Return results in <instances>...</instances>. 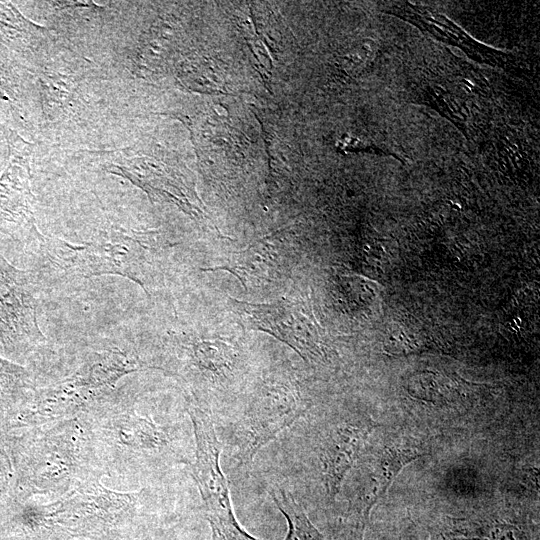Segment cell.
I'll return each instance as SVG.
<instances>
[{"mask_svg":"<svg viewBox=\"0 0 540 540\" xmlns=\"http://www.w3.org/2000/svg\"><path fill=\"white\" fill-rule=\"evenodd\" d=\"M83 416L104 476L141 482L176 466H189L193 459L180 422L159 423L139 412L136 396L124 386Z\"/></svg>","mask_w":540,"mask_h":540,"instance_id":"6da1fadb","label":"cell"},{"mask_svg":"<svg viewBox=\"0 0 540 540\" xmlns=\"http://www.w3.org/2000/svg\"><path fill=\"white\" fill-rule=\"evenodd\" d=\"M9 440L16 495L24 501L36 495L57 498L92 477L104 476L84 416L23 429Z\"/></svg>","mask_w":540,"mask_h":540,"instance_id":"7a4b0ae2","label":"cell"},{"mask_svg":"<svg viewBox=\"0 0 540 540\" xmlns=\"http://www.w3.org/2000/svg\"><path fill=\"white\" fill-rule=\"evenodd\" d=\"M148 369L140 357L120 347L95 349L84 355L67 376L36 387L12 412L7 429H29L86 415L111 397L125 376Z\"/></svg>","mask_w":540,"mask_h":540,"instance_id":"3957f363","label":"cell"},{"mask_svg":"<svg viewBox=\"0 0 540 540\" xmlns=\"http://www.w3.org/2000/svg\"><path fill=\"white\" fill-rule=\"evenodd\" d=\"M156 237L155 232L110 226L87 242L73 244L41 233L34 242L39 273L57 280L117 275L135 282L148 294L160 249Z\"/></svg>","mask_w":540,"mask_h":540,"instance_id":"277c9868","label":"cell"},{"mask_svg":"<svg viewBox=\"0 0 540 540\" xmlns=\"http://www.w3.org/2000/svg\"><path fill=\"white\" fill-rule=\"evenodd\" d=\"M101 480V476L92 477L49 504L24 505L25 523L49 533L102 538L159 494L150 486L135 491L113 490Z\"/></svg>","mask_w":540,"mask_h":540,"instance_id":"5b68a950","label":"cell"},{"mask_svg":"<svg viewBox=\"0 0 540 540\" xmlns=\"http://www.w3.org/2000/svg\"><path fill=\"white\" fill-rule=\"evenodd\" d=\"M309 400L290 376L267 378L230 415L225 443L236 466L252 463L262 447L291 427L309 407Z\"/></svg>","mask_w":540,"mask_h":540,"instance_id":"8992f818","label":"cell"},{"mask_svg":"<svg viewBox=\"0 0 540 540\" xmlns=\"http://www.w3.org/2000/svg\"><path fill=\"white\" fill-rule=\"evenodd\" d=\"M194 436L190 474L197 484L212 540H261L239 524L232 507L228 479L220 466L222 444L212 414L188 401Z\"/></svg>","mask_w":540,"mask_h":540,"instance_id":"52a82bcc","label":"cell"},{"mask_svg":"<svg viewBox=\"0 0 540 540\" xmlns=\"http://www.w3.org/2000/svg\"><path fill=\"white\" fill-rule=\"evenodd\" d=\"M376 428L370 417L345 413L327 421L310 442V460L326 500L334 502L343 482L359 460L368 437Z\"/></svg>","mask_w":540,"mask_h":540,"instance_id":"ba28073f","label":"cell"},{"mask_svg":"<svg viewBox=\"0 0 540 540\" xmlns=\"http://www.w3.org/2000/svg\"><path fill=\"white\" fill-rule=\"evenodd\" d=\"M38 279L0 254V340L12 357L27 356L46 343L37 321Z\"/></svg>","mask_w":540,"mask_h":540,"instance_id":"9c48e42d","label":"cell"},{"mask_svg":"<svg viewBox=\"0 0 540 540\" xmlns=\"http://www.w3.org/2000/svg\"><path fill=\"white\" fill-rule=\"evenodd\" d=\"M7 154L0 174V234L34 243L41 235L36 225L31 188L33 145L14 129H4Z\"/></svg>","mask_w":540,"mask_h":540,"instance_id":"30bf717a","label":"cell"},{"mask_svg":"<svg viewBox=\"0 0 540 540\" xmlns=\"http://www.w3.org/2000/svg\"><path fill=\"white\" fill-rule=\"evenodd\" d=\"M230 304L245 329L270 334L305 362L325 358L314 319L302 302L284 298L272 303H249L230 298Z\"/></svg>","mask_w":540,"mask_h":540,"instance_id":"8fae6325","label":"cell"},{"mask_svg":"<svg viewBox=\"0 0 540 540\" xmlns=\"http://www.w3.org/2000/svg\"><path fill=\"white\" fill-rule=\"evenodd\" d=\"M421 456L423 452L418 447L388 445L364 462L345 517L353 540H363L373 507L384 497L401 470Z\"/></svg>","mask_w":540,"mask_h":540,"instance_id":"7c38bea8","label":"cell"},{"mask_svg":"<svg viewBox=\"0 0 540 540\" xmlns=\"http://www.w3.org/2000/svg\"><path fill=\"white\" fill-rule=\"evenodd\" d=\"M111 154L104 165L106 171L129 180L146 192L152 201L171 202L188 215L199 216L193 191L178 170L130 149Z\"/></svg>","mask_w":540,"mask_h":540,"instance_id":"4fadbf2b","label":"cell"},{"mask_svg":"<svg viewBox=\"0 0 540 540\" xmlns=\"http://www.w3.org/2000/svg\"><path fill=\"white\" fill-rule=\"evenodd\" d=\"M293 254L291 244L271 237L250 245L215 270L234 274L246 288L249 283L258 285L277 280L290 269Z\"/></svg>","mask_w":540,"mask_h":540,"instance_id":"5bb4252c","label":"cell"},{"mask_svg":"<svg viewBox=\"0 0 540 540\" xmlns=\"http://www.w3.org/2000/svg\"><path fill=\"white\" fill-rule=\"evenodd\" d=\"M47 30L26 18L10 1H0V44L18 59L33 62L40 56Z\"/></svg>","mask_w":540,"mask_h":540,"instance_id":"9a60e30c","label":"cell"},{"mask_svg":"<svg viewBox=\"0 0 540 540\" xmlns=\"http://www.w3.org/2000/svg\"><path fill=\"white\" fill-rule=\"evenodd\" d=\"M436 540H530L520 526L492 518L448 517Z\"/></svg>","mask_w":540,"mask_h":540,"instance_id":"2e32d148","label":"cell"},{"mask_svg":"<svg viewBox=\"0 0 540 540\" xmlns=\"http://www.w3.org/2000/svg\"><path fill=\"white\" fill-rule=\"evenodd\" d=\"M275 505L288 523L284 540H329L309 520L302 505L284 488L269 490Z\"/></svg>","mask_w":540,"mask_h":540,"instance_id":"e0dca14e","label":"cell"},{"mask_svg":"<svg viewBox=\"0 0 540 540\" xmlns=\"http://www.w3.org/2000/svg\"><path fill=\"white\" fill-rule=\"evenodd\" d=\"M36 388L28 370L0 356V405L10 412L22 405Z\"/></svg>","mask_w":540,"mask_h":540,"instance_id":"ac0fdd59","label":"cell"},{"mask_svg":"<svg viewBox=\"0 0 540 540\" xmlns=\"http://www.w3.org/2000/svg\"><path fill=\"white\" fill-rule=\"evenodd\" d=\"M28 87V77L19 59L0 44V100L14 109L24 103Z\"/></svg>","mask_w":540,"mask_h":540,"instance_id":"d6986e66","label":"cell"},{"mask_svg":"<svg viewBox=\"0 0 540 540\" xmlns=\"http://www.w3.org/2000/svg\"><path fill=\"white\" fill-rule=\"evenodd\" d=\"M15 470L6 450L0 445V502L16 493ZM17 496V495H16Z\"/></svg>","mask_w":540,"mask_h":540,"instance_id":"ffe728a7","label":"cell"}]
</instances>
